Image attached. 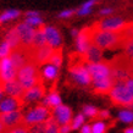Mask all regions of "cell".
Returning <instances> with one entry per match:
<instances>
[{
  "label": "cell",
  "instance_id": "obj_42",
  "mask_svg": "<svg viewBox=\"0 0 133 133\" xmlns=\"http://www.w3.org/2000/svg\"><path fill=\"white\" fill-rule=\"evenodd\" d=\"M78 33H79V31H78V29H76V28H73L72 31H71V34H72L73 38H76V37L78 36Z\"/></svg>",
  "mask_w": 133,
  "mask_h": 133
},
{
  "label": "cell",
  "instance_id": "obj_31",
  "mask_svg": "<svg viewBox=\"0 0 133 133\" xmlns=\"http://www.w3.org/2000/svg\"><path fill=\"white\" fill-rule=\"evenodd\" d=\"M108 125L103 121H95L92 125V133H106Z\"/></svg>",
  "mask_w": 133,
  "mask_h": 133
},
{
  "label": "cell",
  "instance_id": "obj_25",
  "mask_svg": "<svg viewBox=\"0 0 133 133\" xmlns=\"http://www.w3.org/2000/svg\"><path fill=\"white\" fill-rule=\"evenodd\" d=\"M62 60H64V57H62V51H61V49H55L54 54H52L51 57H50L49 64H51V65H54V66H56L57 69H60L61 65H62Z\"/></svg>",
  "mask_w": 133,
  "mask_h": 133
},
{
  "label": "cell",
  "instance_id": "obj_40",
  "mask_svg": "<svg viewBox=\"0 0 133 133\" xmlns=\"http://www.w3.org/2000/svg\"><path fill=\"white\" fill-rule=\"evenodd\" d=\"M39 15H42V14H41V12H38V11H27V12H24V17L39 16Z\"/></svg>",
  "mask_w": 133,
  "mask_h": 133
},
{
  "label": "cell",
  "instance_id": "obj_32",
  "mask_svg": "<svg viewBox=\"0 0 133 133\" xmlns=\"http://www.w3.org/2000/svg\"><path fill=\"white\" fill-rule=\"evenodd\" d=\"M83 114H84V116H88V117H90V118H95V117H98L99 110H98L95 106L85 105L84 108H83Z\"/></svg>",
  "mask_w": 133,
  "mask_h": 133
},
{
  "label": "cell",
  "instance_id": "obj_36",
  "mask_svg": "<svg viewBox=\"0 0 133 133\" xmlns=\"http://www.w3.org/2000/svg\"><path fill=\"white\" fill-rule=\"evenodd\" d=\"M75 14H77V10L75 9H69V10H64L59 14V17L60 18H70L71 16H73Z\"/></svg>",
  "mask_w": 133,
  "mask_h": 133
},
{
  "label": "cell",
  "instance_id": "obj_6",
  "mask_svg": "<svg viewBox=\"0 0 133 133\" xmlns=\"http://www.w3.org/2000/svg\"><path fill=\"white\" fill-rule=\"evenodd\" d=\"M87 67H88V71L92 76V82L112 77L111 62L100 61V62H95V64H87Z\"/></svg>",
  "mask_w": 133,
  "mask_h": 133
},
{
  "label": "cell",
  "instance_id": "obj_23",
  "mask_svg": "<svg viewBox=\"0 0 133 133\" xmlns=\"http://www.w3.org/2000/svg\"><path fill=\"white\" fill-rule=\"evenodd\" d=\"M46 38H45V33H44V29H43V26L39 27V28L36 29V34H34V39H33V45H32V49H38V48H42L46 45Z\"/></svg>",
  "mask_w": 133,
  "mask_h": 133
},
{
  "label": "cell",
  "instance_id": "obj_11",
  "mask_svg": "<svg viewBox=\"0 0 133 133\" xmlns=\"http://www.w3.org/2000/svg\"><path fill=\"white\" fill-rule=\"evenodd\" d=\"M51 117L57 122L59 126L70 125L71 121H72V110L70 109L67 105L61 104L57 108L52 109Z\"/></svg>",
  "mask_w": 133,
  "mask_h": 133
},
{
  "label": "cell",
  "instance_id": "obj_7",
  "mask_svg": "<svg viewBox=\"0 0 133 133\" xmlns=\"http://www.w3.org/2000/svg\"><path fill=\"white\" fill-rule=\"evenodd\" d=\"M128 22L123 21L120 17H108L101 21H98L92 27L101 31H110V32H121L127 27Z\"/></svg>",
  "mask_w": 133,
  "mask_h": 133
},
{
  "label": "cell",
  "instance_id": "obj_47",
  "mask_svg": "<svg viewBox=\"0 0 133 133\" xmlns=\"http://www.w3.org/2000/svg\"><path fill=\"white\" fill-rule=\"evenodd\" d=\"M0 60H1V59H0Z\"/></svg>",
  "mask_w": 133,
  "mask_h": 133
},
{
  "label": "cell",
  "instance_id": "obj_2",
  "mask_svg": "<svg viewBox=\"0 0 133 133\" xmlns=\"http://www.w3.org/2000/svg\"><path fill=\"white\" fill-rule=\"evenodd\" d=\"M17 81L21 83L24 90L32 88L36 84L41 83V76L38 65L34 61H28L17 71Z\"/></svg>",
  "mask_w": 133,
  "mask_h": 133
},
{
  "label": "cell",
  "instance_id": "obj_19",
  "mask_svg": "<svg viewBox=\"0 0 133 133\" xmlns=\"http://www.w3.org/2000/svg\"><path fill=\"white\" fill-rule=\"evenodd\" d=\"M82 57H83V61L85 64L100 62V61H103V49H100L99 46L92 43V45L89 46V49L87 50L84 55H82Z\"/></svg>",
  "mask_w": 133,
  "mask_h": 133
},
{
  "label": "cell",
  "instance_id": "obj_22",
  "mask_svg": "<svg viewBox=\"0 0 133 133\" xmlns=\"http://www.w3.org/2000/svg\"><path fill=\"white\" fill-rule=\"evenodd\" d=\"M42 75H43V78L45 81H54L57 78V75H59V69L56 66H54L51 64H45L44 67H43V71H42Z\"/></svg>",
  "mask_w": 133,
  "mask_h": 133
},
{
  "label": "cell",
  "instance_id": "obj_27",
  "mask_svg": "<svg viewBox=\"0 0 133 133\" xmlns=\"http://www.w3.org/2000/svg\"><path fill=\"white\" fill-rule=\"evenodd\" d=\"M97 3V0H88V1H85L84 4L82 5L81 8L77 10V15H79V16H84V15H88L89 12L92 11V8L93 5Z\"/></svg>",
  "mask_w": 133,
  "mask_h": 133
},
{
  "label": "cell",
  "instance_id": "obj_1",
  "mask_svg": "<svg viewBox=\"0 0 133 133\" xmlns=\"http://www.w3.org/2000/svg\"><path fill=\"white\" fill-rule=\"evenodd\" d=\"M90 28V41L94 45L99 46L100 49H120L123 48L128 43L133 42V39L126 36L125 31L121 32H110V31H101L94 27Z\"/></svg>",
  "mask_w": 133,
  "mask_h": 133
},
{
  "label": "cell",
  "instance_id": "obj_12",
  "mask_svg": "<svg viewBox=\"0 0 133 133\" xmlns=\"http://www.w3.org/2000/svg\"><path fill=\"white\" fill-rule=\"evenodd\" d=\"M54 51H55V49L51 48L49 44L38 49H32V61H34L37 65L48 64Z\"/></svg>",
  "mask_w": 133,
  "mask_h": 133
},
{
  "label": "cell",
  "instance_id": "obj_14",
  "mask_svg": "<svg viewBox=\"0 0 133 133\" xmlns=\"http://www.w3.org/2000/svg\"><path fill=\"white\" fill-rule=\"evenodd\" d=\"M44 97H45V88L41 82V83L36 84L32 88L24 90V94L22 97V101H23V104L36 103V101L42 100Z\"/></svg>",
  "mask_w": 133,
  "mask_h": 133
},
{
  "label": "cell",
  "instance_id": "obj_20",
  "mask_svg": "<svg viewBox=\"0 0 133 133\" xmlns=\"http://www.w3.org/2000/svg\"><path fill=\"white\" fill-rule=\"evenodd\" d=\"M4 41L8 42L9 45L14 49H17V48H21L22 44H21V38L18 36V32H17L16 27H12L5 33V37H4Z\"/></svg>",
  "mask_w": 133,
  "mask_h": 133
},
{
  "label": "cell",
  "instance_id": "obj_39",
  "mask_svg": "<svg viewBox=\"0 0 133 133\" xmlns=\"http://www.w3.org/2000/svg\"><path fill=\"white\" fill-rule=\"evenodd\" d=\"M110 116V114L108 110H103V111H99L98 114V118H108Z\"/></svg>",
  "mask_w": 133,
  "mask_h": 133
},
{
  "label": "cell",
  "instance_id": "obj_10",
  "mask_svg": "<svg viewBox=\"0 0 133 133\" xmlns=\"http://www.w3.org/2000/svg\"><path fill=\"white\" fill-rule=\"evenodd\" d=\"M43 29H44V33H45L46 43L54 49H61L62 36H61L60 31L55 26H51V24H44Z\"/></svg>",
  "mask_w": 133,
  "mask_h": 133
},
{
  "label": "cell",
  "instance_id": "obj_38",
  "mask_svg": "<svg viewBox=\"0 0 133 133\" xmlns=\"http://www.w3.org/2000/svg\"><path fill=\"white\" fill-rule=\"evenodd\" d=\"M79 133H92V125H83L79 129Z\"/></svg>",
  "mask_w": 133,
  "mask_h": 133
},
{
  "label": "cell",
  "instance_id": "obj_15",
  "mask_svg": "<svg viewBox=\"0 0 133 133\" xmlns=\"http://www.w3.org/2000/svg\"><path fill=\"white\" fill-rule=\"evenodd\" d=\"M0 121L3 122V125L6 127V129H9L21 125L23 121V115L21 114L20 110L12 111V112L0 114Z\"/></svg>",
  "mask_w": 133,
  "mask_h": 133
},
{
  "label": "cell",
  "instance_id": "obj_37",
  "mask_svg": "<svg viewBox=\"0 0 133 133\" xmlns=\"http://www.w3.org/2000/svg\"><path fill=\"white\" fill-rule=\"evenodd\" d=\"M71 131H72L71 123H70V125H62L59 127V133H70Z\"/></svg>",
  "mask_w": 133,
  "mask_h": 133
},
{
  "label": "cell",
  "instance_id": "obj_4",
  "mask_svg": "<svg viewBox=\"0 0 133 133\" xmlns=\"http://www.w3.org/2000/svg\"><path fill=\"white\" fill-rule=\"evenodd\" d=\"M51 117V111L49 110V108L44 106V105H38L34 106L32 109H29L27 112L23 115V123L27 127L38 125V123H43L46 122Z\"/></svg>",
  "mask_w": 133,
  "mask_h": 133
},
{
  "label": "cell",
  "instance_id": "obj_24",
  "mask_svg": "<svg viewBox=\"0 0 133 133\" xmlns=\"http://www.w3.org/2000/svg\"><path fill=\"white\" fill-rule=\"evenodd\" d=\"M21 16V11L20 10H16V9H9V10H5L0 14V23H6V22H10V21H14L18 18Z\"/></svg>",
  "mask_w": 133,
  "mask_h": 133
},
{
  "label": "cell",
  "instance_id": "obj_43",
  "mask_svg": "<svg viewBox=\"0 0 133 133\" xmlns=\"http://www.w3.org/2000/svg\"><path fill=\"white\" fill-rule=\"evenodd\" d=\"M5 97V93H4V90H3V88L0 87V101L3 100V98Z\"/></svg>",
  "mask_w": 133,
  "mask_h": 133
},
{
  "label": "cell",
  "instance_id": "obj_17",
  "mask_svg": "<svg viewBox=\"0 0 133 133\" xmlns=\"http://www.w3.org/2000/svg\"><path fill=\"white\" fill-rule=\"evenodd\" d=\"M23 105L22 99H17V98H12L6 95L3 98V100L0 101V114H6V112H12L18 110Z\"/></svg>",
  "mask_w": 133,
  "mask_h": 133
},
{
  "label": "cell",
  "instance_id": "obj_29",
  "mask_svg": "<svg viewBox=\"0 0 133 133\" xmlns=\"http://www.w3.org/2000/svg\"><path fill=\"white\" fill-rule=\"evenodd\" d=\"M59 127L57 122L50 117L48 121H46V127H45V133H59Z\"/></svg>",
  "mask_w": 133,
  "mask_h": 133
},
{
  "label": "cell",
  "instance_id": "obj_18",
  "mask_svg": "<svg viewBox=\"0 0 133 133\" xmlns=\"http://www.w3.org/2000/svg\"><path fill=\"white\" fill-rule=\"evenodd\" d=\"M92 84L94 93L104 95V94H109L115 84V82H114L112 77H109V78H104V79H99V81H93Z\"/></svg>",
  "mask_w": 133,
  "mask_h": 133
},
{
  "label": "cell",
  "instance_id": "obj_44",
  "mask_svg": "<svg viewBox=\"0 0 133 133\" xmlns=\"http://www.w3.org/2000/svg\"><path fill=\"white\" fill-rule=\"evenodd\" d=\"M4 131H6V127H5V126L3 125V122L0 121V133L4 132Z\"/></svg>",
  "mask_w": 133,
  "mask_h": 133
},
{
  "label": "cell",
  "instance_id": "obj_8",
  "mask_svg": "<svg viewBox=\"0 0 133 133\" xmlns=\"http://www.w3.org/2000/svg\"><path fill=\"white\" fill-rule=\"evenodd\" d=\"M18 32V36L21 38V44L23 48H27V49H32V45H33V39H34V34H36V29L34 27L29 26L28 23L26 22H20L18 24L15 26Z\"/></svg>",
  "mask_w": 133,
  "mask_h": 133
},
{
  "label": "cell",
  "instance_id": "obj_13",
  "mask_svg": "<svg viewBox=\"0 0 133 133\" xmlns=\"http://www.w3.org/2000/svg\"><path fill=\"white\" fill-rule=\"evenodd\" d=\"M90 45H92V41H90V28H89V27H85V28H83L82 31H79L78 36L76 37L77 54L84 55Z\"/></svg>",
  "mask_w": 133,
  "mask_h": 133
},
{
  "label": "cell",
  "instance_id": "obj_5",
  "mask_svg": "<svg viewBox=\"0 0 133 133\" xmlns=\"http://www.w3.org/2000/svg\"><path fill=\"white\" fill-rule=\"evenodd\" d=\"M70 75H71V78L73 79V82L78 85H83V87H87V85L92 84V76L88 71V67H87V64L83 61V57L81 55V59L77 62H73V65H71L70 67Z\"/></svg>",
  "mask_w": 133,
  "mask_h": 133
},
{
  "label": "cell",
  "instance_id": "obj_41",
  "mask_svg": "<svg viewBox=\"0 0 133 133\" xmlns=\"http://www.w3.org/2000/svg\"><path fill=\"white\" fill-rule=\"evenodd\" d=\"M112 9L110 8H106V9H103V10H100V15L101 16H106V15H110V14H112Z\"/></svg>",
  "mask_w": 133,
  "mask_h": 133
},
{
  "label": "cell",
  "instance_id": "obj_46",
  "mask_svg": "<svg viewBox=\"0 0 133 133\" xmlns=\"http://www.w3.org/2000/svg\"><path fill=\"white\" fill-rule=\"evenodd\" d=\"M1 133H8V129H6V131H4V132H1Z\"/></svg>",
  "mask_w": 133,
  "mask_h": 133
},
{
  "label": "cell",
  "instance_id": "obj_9",
  "mask_svg": "<svg viewBox=\"0 0 133 133\" xmlns=\"http://www.w3.org/2000/svg\"><path fill=\"white\" fill-rule=\"evenodd\" d=\"M17 78V70L9 57H4L0 60V85L14 81Z\"/></svg>",
  "mask_w": 133,
  "mask_h": 133
},
{
  "label": "cell",
  "instance_id": "obj_26",
  "mask_svg": "<svg viewBox=\"0 0 133 133\" xmlns=\"http://www.w3.org/2000/svg\"><path fill=\"white\" fill-rule=\"evenodd\" d=\"M24 22L28 23L29 26H32L34 28H39L42 26H44V20L42 15L39 16H32V17H24Z\"/></svg>",
  "mask_w": 133,
  "mask_h": 133
},
{
  "label": "cell",
  "instance_id": "obj_28",
  "mask_svg": "<svg viewBox=\"0 0 133 133\" xmlns=\"http://www.w3.org/2000/svg\"><path fill=\"white\" fill-rule=\"evenodd\" d=\"M84 121H85V116L84 114H78L76 116L72 118V121H71V128L72 129H78L81 128L82 126L84 125Z\"/></svg>",
  "mask_w": 133,
  "mask_h": 133
},
{
  "label": "cell",
  "instance_id": "obj_33",
  "mask_svg": "<svg viewBox=\"0 0 133 133\" xmlns=\"http://www.w3.org/2000/svg\"><path fill=\"white\" fill-rule=\"evenodd\" d=\"M45 127H46V122H43V123L31 126L28 131L29 133H45Z\"/></svg>",
  "mask_w": 133,
  "mask_h": 133
},
{
  "label": "cell",
  "instance_id": "obj_16",
  "mask_svg": "<svg viewBox=\"0 0 133 133\" xmlns=\"http://www.w3.org/2000/svg\"><path fill=\"white\" fill-rule=\"evenodd\" d=\"M3 90H4L5 95H9V97H12V98H17V99H22L24 94V89L23 87L21 85V83L16 79L14 81H10L8 83H4L3 85H0Z\"/></svg>",
  "mask_w": 133,
  "mask_h": 133
},
{
  "label": "cell",
  "instance_id": "obj_3",
  "mask_svg": "<svg viewBox=\"0 0 133 133\" xmlns=\"http://www.w3.org/2000/svg\"><path fill=\"white\" fill-rule=\"evenodd\" d=\"M110 100L112 104L118 106H126L132 108L133 106V94L129 92L126 87L125 82H117L112 87V89L109 93Z\"/></svg>",
  "mask_w": 133,
  "mask_h": 133
},
{
  "label": "cell",
  "instance_id": "obj_21",
  "mask_svg": "<svg viewBox=\"0 0 133 133\" xmlns=\"http://www.w3.org/2000/svg\"><path fill=\"white\" fill-rule=\"evenodd\" d=\"M61 104H62V101H61L60 94L57 92H55V90L50 92L48 95H45L42 99V105H44L46 108H51V109H55V108H57Z\"/></svg>",
  "mask_w": 133,
  "mask_h": 133
},
{
  "label": "cell",
  "instance_id": "obj_45",
  "mask_svg": "<svg viewBox=\"0 0 133 133\" xmlns=\"http://www.w3.org/2000/svg\"><path fill=\"white\" fill-rule=\"evenodd\" d=\"M123 133H133V127H129V128H126L123 131Z\"/></svg>",
  "mask_w": 133,
  "mask_h": 133
},
{
  "label": "cell",
  "instance_id": "obj_30",
  "mask_svg": "<svg viewBox=\"0 0 133 133\" xmlns=\"http://www.w3.org/2000/svg\"><path fill=\"white\" fill-rule=\"evenodd\" d=\"M12 51V48L9 45L8 42L3 41L0 43V59H4V57H9L10 54Z\"/></svg>",
  "mask_w": 133,
  "mask_h": 133
},
{
  "label": "cell",
  "instance_id": "obj_35",
  "mask_svg": "<svg viewBox=\"0 0 133 133\" xmlns=\"http://www.w3.org/2000/svg\"><path fill=\"white\" fill-rule=\"evenodd\" d=\"M8 133H29L27 126H24L23 123L16 126V127H12V128L8 129Z\"/></svg>",
  "mask_w": 133,
  "mask_h": 133
},
{
  "label": "cell",
  "instance_id": "obj_34",
  "mask_svg": "<svg viewBox=\"0 0 133 133\" xmlns=\"http://www.w3.org/2000/svg\"><path fill=\"white\" fill-rule=\"evenodd\" d=\"M118 118L121 120L122 122H132L133 121V112L132 111H121L120 115H118Z\"/></svg>",
  "mask_w": 133,
  "mask_h": 133
}]
</instances>
